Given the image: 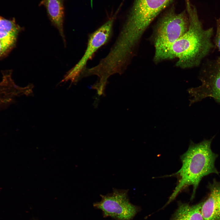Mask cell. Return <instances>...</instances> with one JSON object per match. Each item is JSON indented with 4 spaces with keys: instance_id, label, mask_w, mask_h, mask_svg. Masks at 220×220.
<instances>
[{
    "instance_id": "cell-12",
    "label": "cell",
    "mask_w": 220,
    "mask_h": 220,
    "mask_svg": "<svg viewBox=\"0 0 220 220\" xmlns=\"http://www.w3.org/2000/svg\"><path fill=\"white\" fill-rule=\"evenodd\" d=\"M216 31L215 38V43L220 51V16L216 21Z\"/></svg>"
},
{
    "instance_id": "cell-7",
    "label": "cell",
    "mask_w": 220,
    "mask_h": 220,
    "mask_svg": "<svg viewBox=\"0 0 220 220\" xmlns=\"http://www.w3.org/2000/svg\"><path fill=\"white\" fill-rule=\"evenodd\" d=\"M114 19L112 17L91 34L89 37L87 45L84 54L78 63L64 77L63 80H70L71 83L75 82L86 68L88 61L95 52L105 44L111 37Z\"/></svg>"
},
{
    "instance_id": "cell-10",
    "label": "cell",
    "mask_w": 220,
    "mask_h": 220,
    "mask_svg": "<svg viewBox=\"0 0 220 220\" xmlns=\"http://www.w3.org/2000/svg\"><path fill=\"white\" fill-rule=\"evenodd\" d=\"M40 4L44 5L46 8L51 21L58 30L65 46L66 42L63 29V0H42Z\"/></svg>"
},
{
    "instance_id": "cell-5",
    "label": "cell",
    "mask_w": 220,
    "mask_h": 220,
    "mask_svg": "<svg viewBox=\"0 0 220 220\" xmlns=\"http://www.w3.org/2000/svg\"><path fill=\"white\" fill-rule=\"evenodd\" d=\"M128 192L114 189L110 193L101 195L100 201L94 203L93 206L102 211L104 217H110L114 220H132L140 208L130 202Z\"/></svg>"
},
{
    "instance_id": "cell-1",
    "label": "cell",
    "mask_w": 220,
    "mask_h": 220,
    "mask_svg": "<svg viewBox=\"0 0 220 220\" xmlns=\"http://www.w3.org/2000/svg\"><path fill=\"white\" fill-rule=\"evenodd\" d=\"M186 10L189 20L187 32L172 43L155 49L154 61L158 63L177 58L176 66L182 68L198 66L210 52L214 46L211 42L213 29H204L196 7L189 0H185Z\"/></svg>"
},
{
    "instance_id": "cell-11",
    "label": "cell",
    "mask_w": 220,
    "mask_h": 220,
    "mask_svg": "<svg viewBox=\"0 0 220 220\" xmlns=\"http://www.w3.org/2000/svg\"><path fill=\"white\" fill-rule=\"evenodd\" d=\"M201 206L202 202L193 205L180 203L171 220H203Z\"/></svg>"
},
{
    "instance_id": "cell-6",
    "label": "cell",
    "mask_w": 220,
    "mask_h": 220,
    "mask_svg": "<svg viewBox=\"0 0 220 220\" xmlns=\"http://www.w3.org/2000/svg\"><path fill=\"white\" fill-rule=\"evenodd\" d=\"M199 79L201 85L188 89L190 105L211 97L220 103V58L207 61L200 71Z\"/></svg>"
},
{
    "instance_id": "cell-13",
    "label": "cell",
    "mask_w": 220,
    "mask_h": 220,
    "mask_svg": "<svg viewBox=\"0 0 220 220\" xmlns=\"http://www.w3.org/2000/svg\"><path fill=\"white\" fill-rule=\"evenodd\" d=\"M5 56L4 54L1 44L0 43V59L5 57Z\"/></svg>"
},
{
    "instance_id": "cell-8",
    "label": "cell",
    "mask_w": 220,
    "mask_h": 220,
    "mask_svg": "<svg viewBox=\"0 0 220 220\" xmlns=\"http://www.w3.org/2000/svg\"><path fill=\"white\" fill-rule=\"evenodd\" d=\"M209 193L202 202L203 220H220V181L214 179L208 183Z\"/></svg>"
},
{
    "instance_id": "cell-4",
    "label": "cell",
    "mask_w": 220,
    "mask_h": 220,
    "mask_svg": "<svg viewBox=\"0 0 220 220\" xmlns=\"http://www.w3.org/2000/svg\"><path fill=\"white\" fill-rule=\"evenodd\" d=\"M189 20L186 10L178 13L174 7L170 9L160 19L153 36L155 49L172 43L188 31Z\"/></svg>"
},
{
    "instance_id": "cell-3",
    "label": "cell",
    "mask_w": 220,
    "mask_h": 220,
    "mask_svg": "<svg viewBox=\"0 0 220 220\" xmlns=\"http://www.w3.org/2000/svg\"><path fill=\"white\" fill-rule=\"evenodd\" d=\"M173 0H135L123 26L130 35L141 38L148 26Z\"/></svg>"
},
{
    "instance_id": "cell-2",
    "label": "cell",
    "mask_w": 220,
    "mask_h": 220,
    "mask_svg": "<svg viewBox=\"0 0 220 220\" xmlns=\"http://www.w3.org/2000/svg\"><path fill=\"white\" fill-rule=\"evenodd\" d=\"M213 138L205 139L198 143L191 142L187 150L181 156L182 167L171 175L176 176L178 181L177 185L165 206L174 200L186 187L192 185V200L201 179L211 174H219L215 167L218 155L212 151L211 144Z\"/></svg>"
},
{
    "instance_id": "cell-9",
    "label": "cell",
    "mask_w": 220,
    "mask_h": 220,
    "mask_svg": "<svg viewBox=\"0 0 220 220\" xmlns=\"http://www.w3.org/2000/svg\"><path fill=\"white\" fill-rule=\"evenodd\" d=\"M22 30L14 19L9 20L0 16V43L5 57L15 46L18 35Z\"/></svg>"
}]
</instances>
